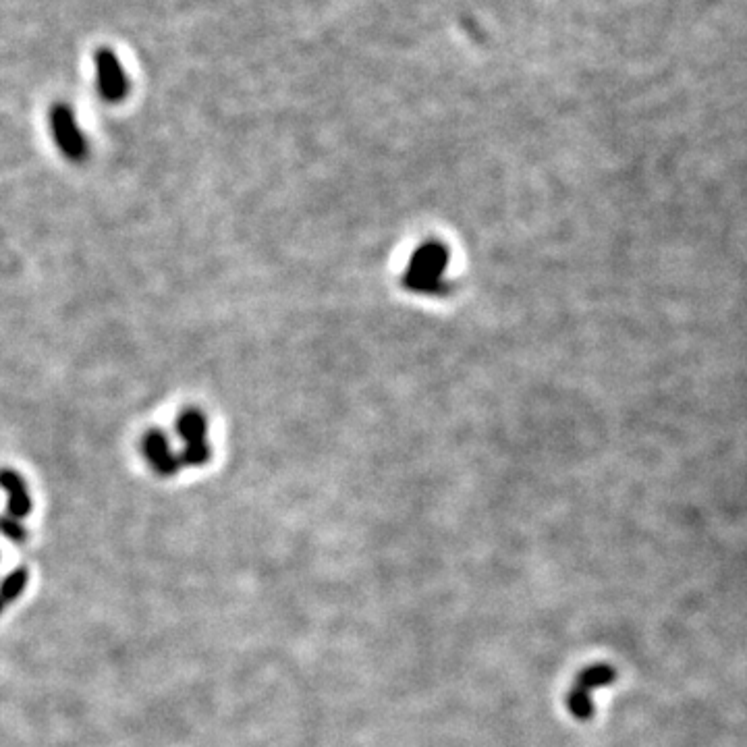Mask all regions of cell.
Here are the masks:
<instances>
[{
    "label": "cell",
    "instance_id": "cell-2",
    "mask_svg": "<svg viewBox=\"0 0 747 747\" xmlns=\"http://www.w3.org/2000/svg\"><path fill=\"white\" fill-rule=\"evenodd\" d=\"M48 125L52 140L57 144L63 156L69 160H83L88 156V140L83 131L79 129L77 117L69 104H54L48 113Z\"/></svg>",
    "mask_w": 747,
    "mask_h": 747
},
{
    "label": "cell",
    "instance_id": "cell-3",
    "mask_svg": "<svg viewBox=\"0 0 747 747\" xmlns=\"http://www.w3.org/2000/svg\"><path fill=\"white\" fill-rule=\"evenodd\" d=\"M177 432L179 438L185 442L181 463L200 467L210 459V445H208V424L204 413L198 409H185L177 418Z\"/></svg>",
    "mask_w": 747,
    "mask_h": 747
},
{
    "label": "cell",
    "instance_id": "cell-10",
    "mask_svg": "<svg viewBox=\"0 0 747 747\" xmlns=\"http://www.w3.org/2000/svg\"><path fill=\"white\" fill-rule=\"evenodd\" d=\"M0 611H3V600H0Z\"/></svg>",
    "mask_w": 747,
    "mask_h": 747
},
{
    "label": "cell",
    "instance_id": "cell-1",
    "mask_svg": "<svg viewBox=\"0 0 747 747\" xmlns=\"http://www.w3.org/2000/svg\"><path fill=\"white\" fill-rule=\"evenodd\" d=\"M447 270H449L447 249L438 243H428L413 252L407 264L405 283L418 293H434L445 285Z\"/></svg>",
    "mask_w": 747,
    "mask_h": 747
},
{
    "label": "cell",
    "instance_id": "cell-4",
    "mask_svg": "<svg viewBox=\"0 0 747 747\" xmlns=\"http://www.w3.org/2000/svg\"><path fill=\"white\" fill-rule=\"evenodd\" d=\"M94 71L96 90L102 96V100L110 104L125 100V96L129 94V79L115 50L98 48L94 54Z\"/></svg>",
    "mask_w": 747,
    "mask_h": 747
},
{
    "label": "cell",
    "instance_id": "cell-6",
    "mask_svg": "<svg viewBox=\"0 0 747 747\" xmlns=\"http://www.w3.org/2000/svg\"><path fill=\"white\" fill-rule=\"evenodd\" d=\"M142 453L152 465V469L160 476H173L179 469V459L175 457L171 442L166 434L158 428L148 430L142 440Z\"/></svg>",
    "mask_w": 747,
    "mask_h": 747
},
{
    "label": "cell",
    "instance_id": "cell-8",
    "mask_svg": "<svg viewBox=\"0 0 747 747\" xmlns=\"http://www.w3.org/2000/svg\"><path fill=\"white\" fill-rule=\"evenodd\" d=\"M25 581H27V573L23 569H19L13 575H9L7 581L3 584V590H0V600H13V598H17V594L25 588Z\"/></svg>",
    "mask_w": 747,
    "mask_h": 747
},
{
    "label": "cell",
    "instance_id": "cell-9",
    "mask_svg": "<svg viewBox=\"0 0 747 747\" xmlns=\"http://www.w3.org/2000/svg\"><path fill=\"white\" fill-rule=\"evenodd\" d=\"M0 530H3V534L9 536L11 540H23V528L17 523V519H13V517L0 519Z\"/></svg>",
    "mask_w": 747,
    "mask_h": 747
},
{
    "label": "cell",
    "instance_id": "cell-5",
    "mask_svg": "<svg viewBox=\"0 0 747 747\" xmlns=\"http://www.w3.org/2000/svg\"><path fill=\"white\" fill-rule=\"evenodd\" d=\"M615 677H617V671L606 662L594 664V667H590V669L581 673L577 677L575 687L571 689V694H569V710L573 712V716L581 718V721H588V718L592 716L590 694L594 689H600L608 683H613Z\"/></svg>",
    "mask_w": 747,
    "mask_h": 747
},
{
    "label": "cell",
    "instance_id": "cell-7",
    "mask_svg": "<svg viewBox=\"0 0 747 747\" xmlns=\"http://www.w3.org/2000/svg\"><path fill=\"white\" fill-rule=\"evenodd\" d=\"M0 486H3L9 492V513L13 519L25 517L32 511V501L30 494H27L25 482L21 480L19 474L11 472V469H5L0 472Z\"/></svg>",
    "mask_w": 747,
    "mask_h": 747
}]
</instances>
